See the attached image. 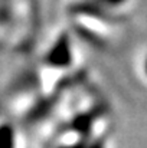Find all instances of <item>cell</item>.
<instances>
[{"label":"cell","instance_id":"1","mask_svg":"<svg viewBox=\"0 0 147 148\" xmlns=\"http://www.w3.org/2000/svg\"><path fill=\"white\" fill-rule=\"evenodd\" d=\"M99 6H120V4H123L126 0H95ZM107 9V7H105Z\"/></svg>","mask_w":147,"mask_h":148},{"label":"cell","instance_id":"2","mask_svg":"<svg viewBox=\"0 0 147 148\" xmlns=\"http://www.w3.org/2000/svg\"><path fill=\"white\" fill-rule=\"evenodd\" d=\"M146 71H147V63H146Z\"/></svg>","mask_w":147,"mask_h":148}]
</instances>
